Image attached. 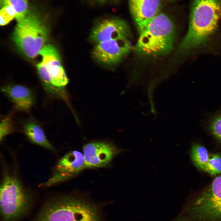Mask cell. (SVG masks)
<instances>
[{"label":"cell","instance_id":"ba28073f","mask_svg":"<svg viewBox=\"0 0 221 221\" xmlns=\"http://www.w3.org/2000/svg\"><path fill=\"white\" fill-rule=\"evenodd\" d=\"M85 167L83 155L76 150L70 151L59 160L52 176L42 185L50 187L63 182Z\"/></svg>","mask_w":221,"mask_h":221},{"label":"cell","instance_id":"9a60e30c","mask_svg":"<svg viewBox=\"0 0 221 221\" xmlns=\"http://www.w3.org/2000/svg\"><path fill=\"white\" fill-rule=\"evenodd\" d=\"M190 155L194 165L199 169L204 170L209 158L207 149L200 145L194 144L192 147Z\"/></svg>","mask_w":221,"mask_h":221},{"label":"cell","instance_id":"7c38bea8","mask_svg":"<svg viewBox=\"0 0 221 221\" xmlns=\"http://www.w3.org/2000/svg\"><path fill=\"white\" fill-rule=\"evenodd\" d=\"M130 12L138 29L160 13L161 0H129Z\"/></svg>","mask_w":221,"mask_h":221},{"label":"cell","instance_id":"5b68a950","mask_svg":"<svg viewBox=\"0 0 221 221\" xmlns=\"http://www.w3.org/2000/svg\"><path fill=\"white\" fill-rule=\"evenodd\" d=\"M174 221H221V176L207 189L183 207Z\"/></svg>","mask_w":221,"mask_h":221},{"label":"cell","instance_id":"8992f818","mask_svg":"<svg viewBox=\"0 0 221 221\" xmlns=\"http://www.w3.org/2000/svg\"><path fill=\"white\" fill-rule=\"evenodd\" d=\"M13 35L16 45L26 56L33 58L45 45L48 30L40 14L29 10L25 16L17 21Z\"/></svg>","mask_w":221,"mask_h":221},{"label":"cell","instance_id":"7a4b0ae2","mask_svg":"<svg viewBox=\"0 0 221 221\" xmlns=\"http://www.w3.org/2000/svg\"><path fill=\"white\" fill-rule=\"evenodd\" d=\"M221 17V6L218 0H194L188 31L180 49L187 51L204 43L216 30Z\"/></svg>","mask_w":221,"mask_h":221},{"label":"cell","instance_id":"277c9868","mask_svg":"<svg viewBox=\"0 0 221 221\" xmlns=\"http://www.w3.org/2000/svg\"><path fill=\"white\" fill-rule=\"evenodd\" d=\"M3 170L0 192L2 221H16L29 211L33 196L16 176Z\"/></svg>","mask_w":221,"mask_h":221},{"label":"cell","instance_id":"5bb4252c","mask_svg":"<svg viewBox=\"0 0 221 221\" xmlns=\"http://www.w3.org/2000/svg\"><path fill=\"white\" fill-rule=\"evenodd\" d=\"M23 131L26 137L32 143L51 151L54 150L41 127L34 121H27L24 126Z\"/></svg>","mask_w":221,"mask_h":221},{"label":"cell","instance_id":"ac0fdd59","mask_svg":"<svg viewBox=\"0 0 221 221\" xmlns=\"http://www.w3.org/2000/svg\"><path fill=\"white\" fill-rule=\"evenodd\" d=\"M204 170L213 175L221 173V156L216 154L209 158Z\"/></svg>","mask_w":221,"mask_h":221},{"label":"cell","instance_id":"44dd1931","mask_svg":"<svg viewBox=\"0 0 221 221\" xmlns=\"http://www.w3.org/2000/svg\"><path fill=\"white\" fill-rule=\"evenodd\" d=\"M2 1V0H0V2H1Z\"/></svg>","mask_w":221,"mask_h":221},{"label":"cell","instance_id":"4fadbf2b","mask_svg":"<svg viewBox=\"0 0 221 221\" xmlns=\"http://www.w3.org/2000/svg\"><path fill=\"white\" fill-rule=\"evenodd\" d=\"M1 91L20 110L29 111L34 103L35 98L32 91L23 86H7L2 87Z\"/></svg>","mask_w":221,"mask_h":221},{"label":"cell","instance_id":"ffe728a7","mask_svg":"<svg viewBox=\"0 0 221 221\" xmlns=\"http://www.w3.org/2000/svg\"><path fill=\"white\" fill-rule=\"evenodd\" d=\"M14 130L12 118L10 115L5 117L1 121L0 125V140L1 141L4 138L12 133Z\"/></svg>","mask_w":221,"mask_h":221},{"label":"cell","instance_id":"9c48e42d","mask_svg":"<svg viewBox=\"0 0 221 221\" xmlns=\"http://www.w3.org/2000/svg\"><path fill=\"white\" fill-rule=\"evenodd\" d=\"M131 48L128 38H119L97 44L93 48L92 55L100 63L113 64L120 62Z\"/></svg>","mask_w":221,"mask_h":221},{"label":"cell","instance_id":"6da1fadb","mask_svg":"<svg viewBox=\"0 0 221 221\" xmlns=\"http://www.w3.org/2000/svg\"><path fill=\"white\" fill-rule=\"evenodd\" d=\"M34 221H105L100 208L85 199L66 195L44 205Z\"/></svg>","mask_w":221,"mask_h":221},{"label":"cell","instance_id":"8fae6325","mask_svg":"<svg viewBox=\"0 0 221 221\" xmlns=\"http://www.w3.org/2000/svg\"><path fill=\"white\" fill-rule=\"evenodd\" d=\"M130 31L127 24L122 20L109 18L103 20L94 27L90 36L96 43L121 38H129Z\"/></svg>","mask_w":221,"mask_h":221},{"label":"cell","instance_id":"2e32d148","mask_svg":"<svg viewBox=\"0 0 221 221\" xmlns=\"http://www.w3.org/2000/svg\"><path fill=\"white\" fill-rule=\"evenodd\" d=\"M0 4L1 7L8 5L12 7L15 12L17 21L24 17L29 10L28 0H2Z\"/></svg>","mask_w":221,"mask_h":221},{"label":"cell","instance_id":"30bf717a","mask_svg":"<svg viewBox=\"0 0 221 221\" xmlns=\"http://www.w3.org/2000/svg\"><path fill=\"white\" fill-rule=\"evenodd\" d=\"M83 151L85 167L88 168L105 167L120 152L112 145L99 142L86 144Z\"/></svg>","mask_w":221,"mask_h":221},{"label":"cell","instance_id":"52a82bcc","mask_svg":"<svg viewBox=\"0 0 221 221\" xmlns=\"http://www.w3.org/2000/svg\"><path fill=\"white\" fill-rule=\"evenodd\" d=\"M39 54L42 57V60L37 66L45 91L53 97L64 98L63 87L68 83V79L57 50L52 45L48 44Z\"/></svg>","mask_w":221,"mask_h":221},{"label":"cell","instance_id":"e0dca14e","mask_svg":"<svg viewBox=\"0 0 221 221\" xmlns=\"http://www.w3.org/2000/svg\"><path fill=\"white\" fill-rule=\"evenodd\" d=\"M208 128L215 138L221 142V111L211 118L208 123Z\"/></svg>","mask_w":221,"mask_h":221},{"label":"cell","instance_id":"d6986e66","mask_svg":"<svg viewBox=\"0 0 221 221\" xmlns=\"http://www.w3.org/2000/svg\"><path fill=\"white\" fill-rule=\"evenodd\" d=\"M15 17V13L12 7L8 5L1 7L0 11V24L5 25Z\"/></svg>","mask_w":221,"mask_h":221},{"label":"cell","instance_id":"3957f363","mask_svg":"<svg viewBox=\"0 0 221 221\" xmlns=\"http://www.w3.org/2000/svg\"><path fill=\"white\" fill-rule=\"evenodd\" d=\"M138 30L139 36L136 49L140 54L159 56L167 54L172 49L175 27L172 20L165 14L159 13Z\"/></svg>","mask_w":221,"mask_h":221}]
</instances>
